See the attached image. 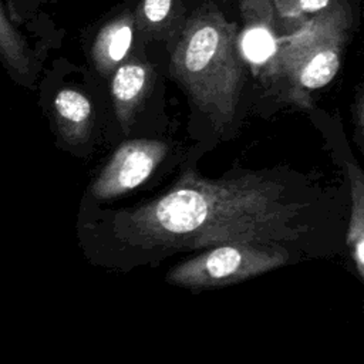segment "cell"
Instances as JSON below:
<instances>
[{"mask_svg":"<svg viewBox=\"0 0 364 364\" xmlns=\"http://www.w3.org/2000/svg\"><path fill=\"white\" fill-rule=\"evenodd\" d=\"M283 186L249 173L218 181L192 171L159 198L118 216L136 243L162 249H200L229 243L293 239L299 205L282 199Z\"/></svg>","mask_w":364,"mask_h":364,"instance_id":"cell-1","label":"cell"},{"mask_svg":"<svg viewBox=\"0 0 364 364\" xmlns=\"http://www.w3.org/2000/svg\"><path fill=\"white\" fill-rule=\"evenodd\" d=\"M171 73L215 128L229 125L242 88L235 26L218 10L191 17L173 48Z\"/></svg>","mask_w":364,"mask_h":364,"instance_id":"cell-2","label":"cell"},{"mask_svg":"<svg viewBox=\"0 0 364 364\" xmlns=\"http://www.w3.org/2000/svg\"><path fill=\"white\" fill-rule=\"evenodd\" d=\"M348 24L346 4L333 1L283 40L277 50V64L296 94L323 88L336 77Z\"/></svg>","mask_w":364,"mask_h":364,"instance_id":"cell-3","label":"cell"},{"mask_svg":"<svg viewBox=\"0 0 364 364\" xmlns=\"http://www.w3.org/2000/svg\"><path fill=\"white\" fill-rule=\"evenodd\" d=\"M287 257V250L277 243L219 245L178 264L166 280L188 289L218 287L277 269Z\"/></svg>","mask_w":364,"mask_h":364,"instance_id":"cell-4","label":"cell"},{"mask_svg":"<svg viewBox=\"0 0 364 364\" xmlns=\"http://www.w3.org/2000/svg\"><path fill=\"white\" fill-rule=\"evenodd\" d=\"M168 152L158 139H132L121 144L91 186L95 199H112L142 185Z\"/></svg>","mask_w":364,"mask_h":364,"instance_id":"cell-5","label":"cell"},{"mask_svg":"<svg viewBox=\"0 0 364 364\" xmlns=\"http://www.w3.org/2000/svg\"><path fill=\"white\" fill-rule=\"evenodd\" d=\"M152 67L144 61L121 63L111 78V98L117 119L125 134L129 132L134 117L151 91Z\"/></svg>","mask_w":364,"mask_h":364,"instance_id":"cell-6","label":"cell"},{"mask_svg":"<svg viewBox=\"0 0 364 364\" xmlns=\"http://www.w3.org/2000/svg\"><path fill=\"white\" fill-rule=\"evenodd\" d=\"M53 121L58 138L68 146H78L92 131V102L75 88H61L53 98Z\"/></svg>","mask_w":364,"mask_h":364,"instance_id":"cell-7","label":"cell"},{"mask_svg":"<svg viewBox=\"0 0 364 364\" xmlns=\"http://www.w3.org/2000/svg\"><path fill=\"white\" fill-rule=\"evenodd\" d=\"M134 26L132 14L125 13L98 31L91 47V58L101 74H109L127 57L132 43Z\"/></svg>","mask_w":364,"mask_h":364,"instance_id":"cell-8","label":"cell"},{"mask_svg":"<svg viewBox=\"0 0 364 364\" xmlns=\"http://www.w3.org/2000/svg\"><path fill=\"white\" fill-rule=\"evenodd\" d=\"M0 63L21 85H28L34 73V57L28 43L9 18L0 1Z\"/></svg>","mask_w":364,"mask_h":364,"instance_id":"cell-9","label":"cell"},{"mask_svg":"<svg viewBox=\"0 0 364 364\" xmlns=\"http://www.w3.org/2000/svg\"><path fill=\"white\" fill-rule=\"evenodd\" d=\"M347 172L351 183V213L347 228V246L353 264L364 279V175L361 169L348 162Z\"/></svg>","mask_w":364,"mask_h":364,"instance_id":"cell-10","label":"cell"},{"mask_svg":"<svg viewBox=\"0 0 364 364\" xmlns=\"http://www.w3.org/2000/svg\"><path fill=\"white\" fill-rule=\"evenodd\" d=\"M276 13L283 21L297 23L324 10L331 0H272ZM300 23V24H301Z\"/></svg>","mask_w":364,"mask_h":364,"instance_id":"cell-11","label":"cell"},{"mask_svg":"<svg viewBox=\"0 0 364 364\" xmlns=\"http://www.w3.org/2000/svg\"><path fill=\"white\" fill-rule=\"evenodd\" d=\"M243 50L255 63H262L267 58V55L274 51V40L263 24L262 26H252L245 31L243 37Z\"/></svg>","mask_w":364,"mask_h":364,"instance_id":"cell-12","label":"cell"},{"mask_svg":"<svg viewBox=\"0 0 364 364\" xmlns=\"http://www.w3.org/2000/svg\"><path fill=\"white\" fill-rule=\"evenodd\" d=\"M173 7V0H144L139 6V18L144 26L155 27L164 23Z\"/></svg>","mask_w":364,"mask_h":364,"instance_id":"cell-13","label":"cell"},{"mask_svg":"<svg viewBox=\"0 0 364 364\" xmlns=\"http://www.w3.org/2000/svg\"><path fill=\"white\" fill-rule=\"evenodd\" d=\"M353 122L355 127V141L358 146L363 149L364 141V92L361 87L357 91L355 100L353 102Z\"/></svg>","mask_w":364,"mask_h":364,"instance_id":"cell-14","label":"cell"},{"mask_svg":"<svg viewBox=\"0 0 364 364\" xmlns=\"http://www.w3.org/2000/svg\"><path fill=\"white\" fill-rule=\"evenodd\" d=\"M266 3H270L269 0H243V9H253V7H257V6H262V4H266Z\"/></svg>","mask_w":364,"mask_h":364,"instance_id":"cell-15","label":"cell"}]
</instances>
